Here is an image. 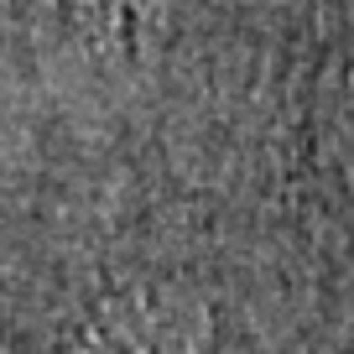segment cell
Returning <instances> with one entry per match:
<instances>
[{
    "label": "cell",
    "instance_id": "1",
    "mask_svg": "<svg viewBox=\"0 0 354 354\" xmlns=\"http://www.w3.org/2000/svg\"><path fill=\"white\" fill-rule=\"evenodd\" d=\"M313 136H318L323 162L354 193V47H344L323 68L318 94H313Z\"/></svg>",
    "mask_w": 354,
    "mask_h": 354
}]
</instances>
